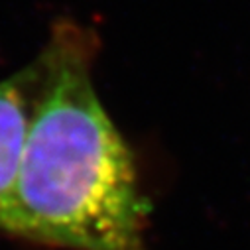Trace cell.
<instances>
[{
  "label": "cell",
  "instance_id": "cell-1",
  "mask_svg": "<svg viewBox=\"0 0 250 250\" xmlns=\"http://www.w3.org/2000/svg\"><path fill=\"white\" fill-rule=\"evenodd\" d=\"M95 34L61 20L40 51L42 85L4 234L65 250H148L132 154L95 83Z\"/></svg>",
  "mask_w": 250,
  "mask_h": 250
},
{
  "label": "cell",
  "instance_id": "cell-2",
  "mask_svg": "<svg viewBox=\"0 0 250 250\" xmlns=\"http://www.w3.org/2000/svg\"><path fill=\"white\" fill-rule=\"evenodd\" d=\"M40 85V57L0 81V232L6 230Z\"/></svg>",
  "mask_w": 250,
  "mask_h": 250
}]
</instances>
